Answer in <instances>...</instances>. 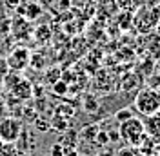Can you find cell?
Returning <instances> with one entry per match:
<instances>
[{
  "mask_svg": "<svg viewBox=\"0 0 160 156\" xmlns=\"http://www.w3.org/2000/svg\"><path fill=\"white\" fill-rule=\"evenodd\" d=\"M118 134H120V140H124V142L131 147H138L140 142L148 136L146 127H144V122L138 120V118H135V116L120 122Z\"/></svg>",
  "mask_w": 160,
  "mask_h": 156,
  "instance_id": "obj_1",
  "label": "cell"
},
{
  "mask_svg": "<svg viewBox=\"0 0 160 156\" xmlns=\"http://www.w3.org/2000/svg\"><path fill=\"white\" fill-rule=\"evenodd\" d=\"M135 107L142 116H153L160 111V91L153 87L142 89L135 98Z\"/></svg>",
  "mask_w": 160,
  "mask_h": 156,
  "instance_id": "obj_2",
  "label": "cell"
},
{
  "mask_svg": "<svg viewBox=\"0 0 160 156\" xmlns=\"http://www.w3.org/2000/svg\"><path fill=\"white\" fill-rule=\"evenodd\" d=\"M160 9H155V6H140L137 9V17H133V26L140 29L142 33H148L149 29H153L158 22Z\"/></svg>",
  "mask_w": 160,
  "mask_h": 156,
  "instance_id": "obj_3",
  "label": "cell"
},
{
  "mask_svg": "<svg viewBox=\"0 0 160 156\" xmlns=\"http://www.w3.org/2000/svg\"><path fill=\"white\" fill-rule=\"evenodd\" d=\"M22 134V124L17 118H2L0 120V142L4 144H15Z\"/></svg>",
  "mask_w": 160,
  "mask_h": 156,
  "instance_id": "obj_4",
  "label": "cell"
},
{
  "mask_svg": "<svg viewBox=\"0 0 160 156\" xmlns=\"http://www.w3.org/2000/svg\"><path fill=\"white\" fill-rule=\"evenodd\" d=\"M29 62H31V53H29V49L24 47V46L15 47V49L9 53V56L6 58L8 67H9L11 71H15V73L24 71V69L29 66Z\"/></svg>",
  "mask_w": 160,
  "mask_h": 156,
  "instance_id": "obj_5",
  "label": "cell"
},
{
  "mask_svg": "<svg viewBox=\"0 0 160 156\" xmlns=\"http://www.w3.org/2000/svg\"><path fill=\"white\" fill-rule=\"evenodd\" d=\"M11 31L18 40H28L33 37V27H31L29 20L26 17H17L11 22Z\"/></svg>",
  "mask_w": 160,
  "mask_h": 156,
  "instance_id": "obj_6",
  "label": "cell"
},
{
  "mask_svg": "<svg viewBox=\"0 0 160 156\" xmlns=\"http://www.w3.org/2000/svg\"><path fill=\"white\" fill-rule=\"evenodd\" d=\"M11 89H13V93H15L18 98H22V100L29 98L31 93H33V91H31L33 87H31V84L26 80V78H20V80H18V82H17V84H15Z\"/></svg>",
  "mask_w": 160,
  "mask_h": 156,
  "instance_id": "obj_7",
  "label": "cell"
},
{
  "mask_svg": "<svg viewBox=\"0 0 160 156\" xmlns=\"http://www.w3.org/2000/svg\"><path fill=\"white\" fill-rule=\"evenodd\" d=\"M117 6L120 9H126V11H137L140 6H144L146 0H115Z\"/></svg>",
  "mask_w": 160,
  "mask_h": 156,
  "instance_id": "obj_8",
  "label": "cell"
},
{
  "mask_svg": "<svg viewBox=\"0 0 160 156\" xmlns=\"http://www.w3.org/2000/svg\"><path fill=\"white\" fill-rule=\"evenodd\" d=\"M33 35L37 37V40H38V42H46V40L51 37V31H49V27H48V26H40L37 31H33Z\"/></svg>",
  "mask_w": 160,
  "mask_h": 156,
  "instance_id": "obj_9",
  "label": "cell"
},
{
  "mask_svg": "<svg viewBox=\"0 0 160 156\" xmlns=\"http://www.w3.org/2000/svg\"><path fill=\"white\" fill-rule=\"evenodd\" d=\"M118 156H144L142 153L138 151V147H131V145H128L126 149H122L118 153Z\"/></svg>",
  "mask_w": 160,
  "mask_h": 156,
  "instance_id": "obj_10",
  "label": "cell"
},
{
  "mask_svg": "<svg viewBox=\"0 0 160 156\" xmlns=\"http://www.w3.org/2000/svg\"><path fill=\"white\" fill-rule=\"evenodd\" d=\"M115 116H117V120H118V122H124V120H128V118L133 116V113H131L129 109H120Z\"/></svg>",
  "mask_w": 160,
  "mask_h": 156,
  "instance_id": "obj_11",
  "label": "cell"
},
{
  "mask_svg": "<svg viewBox=\"0 0 160 156\" xmlns=\"http://www.w3.org/2000/svg\"><path fill=\"white\" fill-rule=\"evenodd\" d=\"M53 89H55V93L64 95V93H66V84H64V82H57V84L53 85Z\"/></svg>",
  "mask_w": 160,
  "mask_h": 156,
  "instance_id": "obj_12",
  "label": "cell"
},
{
  "mask_svg": "<svg viewBox=\"0 0 160 156\" xmlns=\"http://www.w3.org/2000/svg\"><path fill=\"white\" fill-rule=\"evenodd\" d=\"M51 154H53V156H62V154H64L62 145H58V144H57V145H53V147H51Z\"/></svg>",
  "mask_w": 160,
  "mask_h": 156,
  "instance_id": "obj_13",
  "label": "cell"
},
{
  "mask_svg": "<svg viewBox=\"0 0 160 156\" xmlns=\"http://www.w3.org/2000/svg\"><path fill=\"white\" fill-rule=\"evenodd\" d=\"M35 125H37V129H38V131H48V129H49V124H46V122H42V120H37V124H35Z\"/></svg>",
  "mask_w": 160,
  "mask_h": 156,
  "instance_id": "obj_14",
  "label": "cell"
},
{
  "mask_svg": "<svg viewBox=\"0 0 160 156\" xmlns=\"http://www.w3.org/2000/svg\"><path fill=\"white\" fill-rule=\"evenodd\" d=\"M97 138H98V142H102V144H108V142H109L108 133H97Z\"/></svg>",
  "mask_w": 160,
  "mask_h": 156,
  "instance_id": "obj_15",
  "label": "cell"
},
{
  "mask_svg": "<svg viewBox=\"0 0 160 156\" xmlns=\"http://www.w3.org/2000/svg\"><path fill=\"white\" fill-rule=\"evenodd\" d=\"M4 2H6L8 7H17L18 6V0H4Z\"/></svg>",
  "mask_w": 160,
  "mask_h": 156,
  "instance_id": "obj_16",
  "label": "cell"
},
{
  "mask_svg": "<svg viewBox=\"0 0 160 156\" xmlns=\"http://www.w3.org/2000/svg\"><path fill=\"white\" fill-rule=\"evenodd\" d=\"M144 4H148V6H158V4H160V0H146Z\"/></svg>",
  "mask_w": 160,
  "mask_h": 156,
  "instance_id": "obj_17",
  "label": "cell"
},
{
  "mask_svg": "<svg viewBox=\"0 0 160 156\" xmlns=\"http://www.w3.org/2000/svg\"><path fill=\"white\" fill-rule=\"evenodd\" d=\"M158 156H160V154H158Z\"/></svg>",
  "mask_w": 160,
  "mask_h": 156,
  "instance_id": "obj_18",
  "label": "cell"
}]
</instances>
